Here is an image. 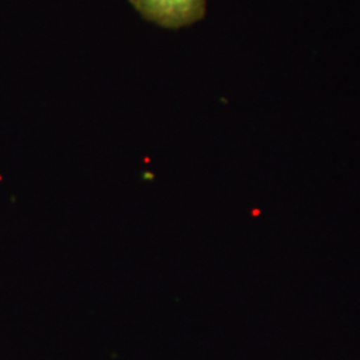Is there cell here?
<instances>
[{"label":"cell","mask_w":360,"mask_h":360,"mask_svg":"<svg viewBox=\"0 0 360 360\" xmlns=\"http://www.w3.org/2000/svg\"><path fill=\"white\" fill-rule=\"evenodd\" d=\"M129 3L146 20L175 30L202 20L207 0H129Z\"/></svg>","instance_id":"6da1fadb"}]
</instances>
